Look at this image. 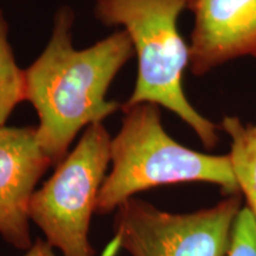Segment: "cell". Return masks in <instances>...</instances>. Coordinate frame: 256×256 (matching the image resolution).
Segmentation results:
<instances>
[{"label":"cell","mask_w":256,"mask_h":256,"mask_svg":"<svg viewBox=\"0 0 256 256\" xmlns=\"http://www.w3.org/2000/svg\"><path fill=\"white\" fill-rule=\"evenodd\" d=\"M75 12L62 5L54 16L46 46L24 70L25 101L37 112L38 142L52 165L69 153L82 130L104 122L122 107L107 92L134 55L124 30H118L86 49L74 46Z\"/></svg>","instance_id":"cell-1"},{"label":"cell","mask_w":256,"mask_h":256,"mask_svg":"<svg viewBox=\"0 0 256 256\" xmlns=\"http://www.w3.org/2000/svg\"><path fill=\"white\" fill-rule=\"evenodd\" d=\"M190 0H95L94 14L106 26H121L138 57L132 95L122 107L154 104L174 113L206 148L220 142V128L190 104L183 88L190 48L178 30V19Z\"/></svg>","instance_id":"cell-2"},{"label":"cell","mask_w":256,"mask_h":256,"mask_svg":"<svg viewBox=\"0 0 256 256\" xmlns=\"http://www.w3.org/2000/svg\"><path fill=\"white\" fill-rule=\"evenodd\" d=\"M110 142V174L98 194L96 214H110L139 192L180 183L215 184L226 196L240 194L229 156L194 151L168 136L154 104L124 107Z\"/></svg>","instance_id":"cell-3"},{"label":"cell","mask_w":256,"mask_h":256,"mask_svg":"<svg viewBox=\"0 0 256 256\" xmlns=\"http://www.w3.org/2000/svg\"><path fill=\"white\" fill-rule=\"evenodd\" d=\"M110 142L104 122L88 126L32 196L30 220L63 256H95L89 226L110 164Z\"/></svg>","instance_id":"cell-4"},{"label":"cell","mask_w":256,"mask_h":256,"mask_svg":"<svg viewBox=\"0 0 256 256\" xmlns=\"http://www.w3.org/2000/svg\"><path fill=\"white\" fill-rule=\"evenodd\" d=\"M242 209L241 194L211 208L172 214L148 202L130 198L118 208L108 252L132 256H226Z\"/></svg>","instance_id":"cell-5"},{"label":"cell","mask_w":256,"mask_h":256,"mask_svg":"<svg viewBox=\"0 0 256 256\" xmlns=\"http://www.w3.org/2000/svg\"><path fill=\"white\" fill-rule=\"evenodd\" d=\"M51 165L36 127H0V235L16 248L32 246L30 203Z\"/></svg>","instance_id":"cell-6"},{"label":"cell","mask_w":256,"mask_h":256,"mask_svg":"<svg viewBox=\"0 0 256 256\" xmlns=\"http://www.w3.org/2000/svg\"><path fill=\"white\" fill-rule=\"evenodd\" d=\"M194 14L190 70L202 76L240 57H256V0H190Z\"/></svg>","instance_id":"cell-7"},{"label":"cell","mask_w":256,"mask_h":256,"mask_svg":"<svg viewBox=\"0 0 256 256\" xmlns=\"http://www.w3.org/2000/svg\"><path fill=\"white\" fill-rule=\"evenodd\" d=\"M232 140L229 159L240 194L256 220V122L243 124L236 116H224L220 122Z\"/></svg>","instance_id":"cell-8"},{"label":"cell","mask_w":256,"mask_h":256,"mask_svg":"<svg viewBox=\"0 0 256 256\" xmlns=\"http://www.w3.org/2000/svg\"><path fill=\"white\" fill-rule=\"evenodd\" d=\"M8 23L0 8V127L6 126L10 115L25 101L24 70L19 68L8 40Z\"/></svg>","instance_id":"cell-9"},{"label":"cell","mask_w":256,"mask_h":256,"mask_svg":"<svg viewBox=\"0 0 256 256\" xmlns=\"http://www.w3.org/2000/svg\"><path fill=\"white\" fill-rule=\"evenodd\" d=\"M226 256H256V220L247 206L235 220Z\"/></svg>","instance_id":"cell-10"},{"label":"cell","mask_w":256,"mask_h":256,"mask_svg":"<svg viewBox=\"0 0 256 256\" xmlns=\"http://www.w3.org/2000/svg\"><path fill=\"white\" fill-rule=\"evenodd\" d=\"M24 256H57L54 252V248L46 241L37 240L30 248L28 249Z\"/></svg>","instance_id":"cell-11"}]
</instances>
